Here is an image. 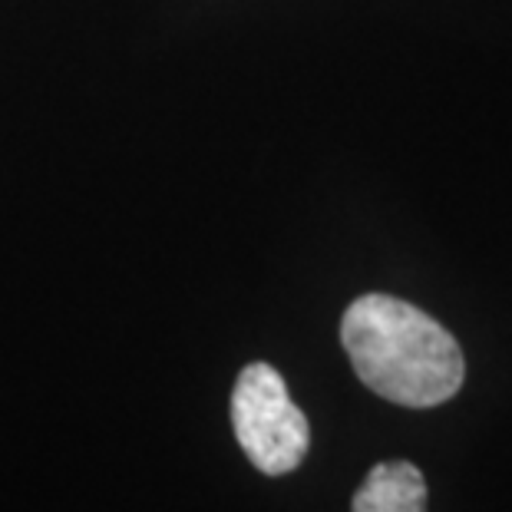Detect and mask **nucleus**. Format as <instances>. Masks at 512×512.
I'll return each mask as SVG.
<instances>
[{"label": "nucleus", "instance_id": "f257e3e1", "mask_svg": "<svg viewBox=\"0 0 512 512\" xmlns=\"http://www.w3.org/2000/svg\"><path fill=\"white\" fill-rule=\"evenodd\" d=\"M341 344L367 390L413 410L460 394L466 364L456 337L417 304L361 294L341 318Z\"/></svg>", "mask_w": 512, "mask_h": 512}, {"label": "nucleus", "instance_id": "7ed1b4c3", "mask_svg": "<svg viewBox=\"0 0 512 512\" xmlns=\"http://www.w3.org/2000/svg\"><path fill=\"white\" fill-rule=\"evenodd\" d=\"M351 512H427V479L407 460L377 463L354 493Z\"/></svg>", "mask_w": 512, "mask_h": 512}, {"label": "nucleus", "instance_id": "f03ea898", "mask_svg": "<svg viewBox=\"0 0 512 512\" xmlns=\"http://www.w3.org/2000/svg\"><path fill=\"white\" fill-rule=\"evenodd\" d=\"M235 440L265 476L294 473L308 456L311 427L271 364H248L232 390Z\"/></svg>", "mask_w": 512, "mask_h": 512}]
</instances>
